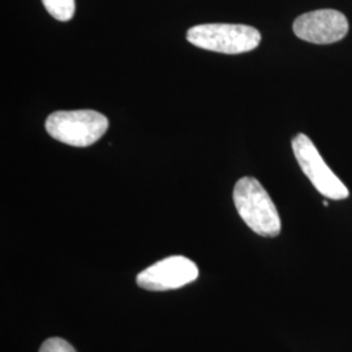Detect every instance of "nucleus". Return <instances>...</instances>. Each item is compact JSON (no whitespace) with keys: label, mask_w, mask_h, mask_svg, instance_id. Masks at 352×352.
Segmentation results:
<instances>
[{"label":"nucleus","mask_w":352,"mask_h":352,"mask_svg":"<svg viewBox=\"0 0 352 352\" xmlns=\"http://www.w3.org/2000/svg\"><path fill=\"white\" fill-rule=\"evenodd\" d=\"M187 39L196 47L204 50L236 55L254 50L260 42V32L241 24H202L190 28Z\"/></svg>","instance_id":"nucleus-3"},{"label":"nucleus","mask_w":352,"mask_h":352,"mask_svg":"<svg viewBox=\"0 0 352 352\" xmlns=\"http://www.w3.org/2000/svg\"><path fill=\"white\" fill-rule=\"evenodd\" d=\"M39 352H77L75 347L62 338H50L45 340L39 349Z\"/></svg>","instance_id":"nucleus-8"},{"label":"nucleus","mask_w":352,"mask_h":352,"mask_svg":"<svg viewBox=\"0 0 352 352\" xmlns=\"http://www.w3.org/2000/svg\"><path fill=\"white\" fill-rule=\"evenodd\" d=\"M292 151L302 173L322 196L330 200H344L350 196L347 187L327 166L315 144L307 135L299 133L292 139Z\"/></svg>","instance_id":"nucleus-4"},{"label":"nucleus","mask_w":352,"mask_h":352,"mask_svg":"<svg viewBox=\"0 0 352 352\" xmlns=\"http://www.w3.org/2000/svg\"><path fill=\"white\" fill-rule=\"evenodd\" d=\"M45 8L59 21H69L75 14V0H42Z\"/></svg>","instance_id":"nucleus-7"},{"label":"nucleus","mask_w":352,"mask_h":352,"mask_svg":"<svg viewBox=\"0 0 352 352\" xmlns=\"http://www.w3.org/2000/svg\"><path fill=\"white\" fill-rule=\"evenodd\" d=\"M294 33L316 45L336 43L349 33V21L338 11L318 10L299 16L294 23Z\"/></svg>","instance_id":"nucleus-6"},{"label":"nucleus","mask_w":352,"mask_h":352,"mask_svg":"<svg viewBox=\"0 0 352 352\" xmlns=\"http://www.w3.org/2000/svg\"><path fill=\"white\" fill-rule=\"evenodd\" d=\"M107 128V118L94 110L56 111L46 120V131L52 139L77 148L93 145L106 133Z\"/></svg>","instance_id":"nucleus-2"},{"label":"nucleus","mask_w":352,"mask_h":352,"mask_svg":"<svg viewBox=\"0 0 352 352\" xmlns=\"http://www.w3.org/2000/svg\"><path fill=\"white\" fill-rule=\"evenodd\" d=\"M234 204L244 223L261 236L280 234V218L266 189L254 177H241L234 188Z\"/></svg>","instance_id":"nucleus-1"},{"label":"nucleus","mask_w":352,"mask_h":352,"mask_svg":"<svg viewBox=\"0 0 352 352\" xmlns=\"http://www.w3.org/2000/svg\"><path fill=\"white\" fill-rule=\"evenodd\" d=\"M199 267L184 256H170L146 267L138 276V285L148 291L176 289L195 282Z\"/></svg>","instance_id":"nucleus-5"}]
</instances>
